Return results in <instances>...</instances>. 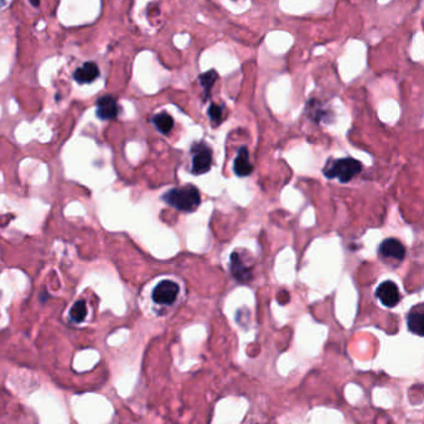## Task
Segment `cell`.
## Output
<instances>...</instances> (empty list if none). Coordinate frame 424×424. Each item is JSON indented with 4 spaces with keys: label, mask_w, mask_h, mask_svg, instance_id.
<instances>
[{
    "label": "cell",
    "mask_w": 424,
    "mask_h": 424,
    "mask_svg": "<svg viewBox=\"0 0 424 424\" xmlns=\"http://www.w3.org/2000/svg\"><path fill=\"white\" fill-rule=\"evenodd\" d=\"M164 200L176 210L184 212H193L201 202L199 190L191 185L170 190L166 195H164Z\"/></svg>",
    "instance_id": "1"
},
{
    "label": "cell",
    "mask_w": 424,
    "mask_h": 424,
    "mask_svg": "<svg viewBox=\"0 0 424 424\" xmlns=\"http://www.w3.org/2000/svg\"><path fill=\"white\" fill-rule=\"evenodd\" d=\"M362 170L360 161L352 158H343L329 161L324 169L325 176L329 179H337L340 182H349Z\"/></svg>",
    "instance_id": "2"
},
{
    "label": "cell",
    "mask_w": 424,
    "mask_h": 424,
    "mask_svg": "<svg viewBox=\"0 0 424 424\" xmlns=\"http://www.w3.org/2000/svg\"><path fill=\"white\" fill-rule=\"evenodd\" d=\"M378 257L391 267H396L403 262L406 257V248L396 238H387L382 241L378 247Z\"/></svg>",
    "instance_id": "3"
},
{
    "label": "cell",
    "mask_w": 424,
    "mask_h": 424,
    "mask_svg": "<svg viewBox=\"0 0 424 424\" xmlns=\"http://www.w3.org/2000/svg\"><path fill=\"white\" fill-rule=\"evenodd\" d=\"M193 169L191 172L195 175L205 174L211 169V164H212V153L211 149L205 145L203 143L194 145L193 148Z\"/></svg>",
    "instance_id": "4"
},
{
    "label": "cell",
    "mask_w": 424,
    "mask_h": 424,
    "mask_svg": "<svg viewBox=\"0 0 424 424\" xmlns=\"http://www.w3.org/2000/svg\"><path fill=\"white\" fill-rule=\"evenodd\" d=\"M179 294V285L172 280H163L155 287L153 292V300L156 304L170 305L175 301Z\"/></svg>",
    "instance_id": "5"
},
{
    "label": "cell",
    "mask_w": 424,
    "mask_h": 424,
    "mask_svg": "<svg viewBox=\"0 0 424 424\" xmlns=\"http://www.w3.org/2000/svg\"><path fill=\"white\" fill-rule=\"evenodd\" d=\"M376 297L381 303L387 308H393L397 305L400 300V293L397 284L391 280L381 283L376 289Z\"/></svg>",
    "instance_id": "6"
},
{
    "label": "cell",
    "mask_w": 424,
    "mask_h": 424,
    "mask_svg": "<svg viewBox=\"0 0 424 424\" xmlns=\"http://www.w3.org/2000/svg\"><path fill=\"white\" fill-rule=\"evenodd\" d=\"M407 327L412 334L424 337V303L416 304L406 316Z\"/></svg>",
    "instance_id": "7"
},
{
    "label": "cell",
    "mask_w": 424,
    "mask_h": 424,
    "mask_svg": "<svg viewBox=\"0 0 424 424\" xmlns=\"http://www.w3.org/2000/svg\"><path fill=\"white\" fill-rule=\"evenodd\" d=\"M118 116V104L116 98L104 96L97 100V117L102 121H112Z\"/></svg>",
    "instance_id": "8"
},
{
    "label": "cell",
    "mask_w": 424,
    "mask_h": 424,
    "mask_svg": "<svg viewBox=\"0 0 424 424\" xmlns=\"http://www.w3.org/2000/svg\"><path fill=\"white\" fill-rule=\"evenodd\" d=\"M100 76V70L95 62H86L83 66L77 69L74 74L75 81L78 83H91Z\"/></svg>",
    "instance_id": "9"
},
{
    "label": "cell",
    "mask_w": 424,
    "mask_h": 424,
    "mask_svg": "<svg viewBox=\"0 0 424 424\" xmlns=\"http://www.w3.org/2000/svg\"><path fill=\"white\" fill-rule=\"evenodd\" d=\"M233 170L238 176H248L252 174L253 165L249 163V156H248V150L246 147L240 148L238 155L233 164Z\"/></svg>",
    "instance_id": "10"
},
{
    "label": "cell",
    "mask_w": 424,
    "mask_h": 424,
    "mask_svg": "<svg viewBox=\"0 0 424 424\" xmlns=\"http://www.w3.org/2000/svg\"><path fill=\"white\" fill-rule=\"evenodd\" d=\"M231 273L241 283H246L250 279L249 269L242 263L238 253H233L231 256Z\"/></svg>",
    "instance_id": "11"
},
{
    "label": "cell",
    "mask_w": 424,
    "mask_h": 424,
    "mask_svg": "<svg viewBox=\"0 0 424 424\" xmlns=\"http://www.w3.org/2000/svg\"><path fill=\"white\" fill-rule=\"evenodd\" d=\"M153 123L159 132L163 133V134H168V133L173 129V126H174V119L169 116L168 113L163 112V113H159L156 114V116H154Z\"/></svg>",
    "instance_id": "12"
},
{
    "label": "cell",
    "mask_w": 424,
    "mask_h": 424,
    "mask_svg": "<svg viewBox=\"0 0 424 424\" xmlns=\"http://www.w3.org/2000/svg\"><path fill=\"white\" fill-rule=\"evenodd\" d=\"M87 315V306L83 300H78L75 303V305L71 308L70 311V316L75 323L83 322L84 318Z\"/></svg>",
    "instance_id": "13"
},
{
    "label": "cell",
    "mask_w": 424,
    "mask_h": 424,
    "mask_svg": "<svg viewBox=\"0 0 424 424\" xmlns=\"http://www.w3.org/2000/svg\"><path fill=\"white\" fill-rule=\"evenodd\" d=\"M217 79V72L216 71H207L206 74L201 75L200 76V82L201 86H202L203 91H205V100H207L208 96H210V91L212 88V86L215 84Z\"/></svg>",
    "instance_id": "14"
},
{
    "label": "cell",
    "mask_w": 424,
    "mask_h": 424,
    "mask_svg": "<svg viewBox=\"0 0 424 424\" xmlns=\"http://www.w3.org/2000/svg\"><path fill=\"white\" fill-rule=\"evenodd\" d=\"M222 113H224V111H222L221 105H217L212 103V104L210 105V108H208V117H210L211 122H214L216 125L222 122Z\"/></svg>",
    "instance_id": "15"
},
{
    "label": "cell",
    "mask_w": 424,
    "mask_h": 424,
    "mask_svg": "<svg viewBox=\"0 0 424 424\" xmlns=\"http://www.w3.org/2000/svg\"><path fill=\"white\" fill-rule=\"evenodd\" d=\"M30 3H31L32 6H35V8H37V6L40 5V0H29Z\"/></svg>",
    "instance_id": "16"
}]
</instances>
